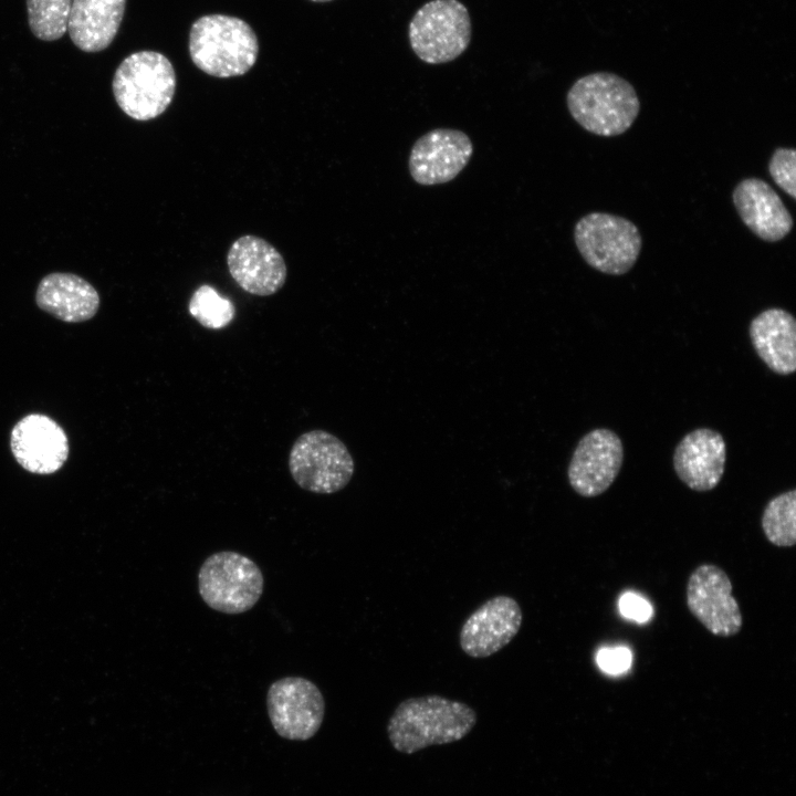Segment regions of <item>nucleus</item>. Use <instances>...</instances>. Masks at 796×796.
Masks as SVG:
<instances>
[{
    "label": "nucleus",
    "instance_id": "nucleus-1",
    "mask_svg": "<svg viewBox=\"0 0 796 796\" xmlns=\"http://www.w3.org/2000/svg\"><path fill=\"white\" fill-rule=\"evenodd\" d=\"M475 723L476 713L470 705L430 694L401 701L388 720L387 734L397 752L412 754L460 741Z\"/></svg>",
    "mask_w": 796,
    "mask_h": 796
},
{
    "label": "nucleus",
    "instance_id": "nucleus-2",
    "mask_svg": "<svg viewBox=\"0 0 796 796\" xmlns=\"http://www.w3.org/2000/svg\"><path fill=\"white\" fill-rule=\"evenodd\" d=\"M566 104L584 129L603 137L627 132L640 111L635 87L609 72L590 73L576 80L567 92Z\"/></svg>",
    "mask_w": 796,
    "mask_h": 796
},
{
    "label": "nucleus",
    "instance_id": "nucleus-3",
    "mask_svg": "<svg viewBox=\"0 0 796 796\" xmlns=\"http://www.w3.org/2000/svg\"><path fill=\"white\" fill-rule=\"evenodd\" d=\"M253 29L243 20L226 14H207L193 22L189 53L195 65L214 77L245 74L258 59Z\"/></svg>",
    "mask_w": 796,
    "mask_h": 796
},
{
    "label": "nucleus",
    "instance_id": "nucleus-4",
    "mask_svg": "<svg viewBox=\"0 0 796 796\" xmlns=\"http://www.w3.org/2000/svg\"><path fill=\"white\" fill-rule=\"evenodd\" d=\"M171 62L156 51H138L115 71L112 88L119 108L136 121H150L171 104L176 91Z\"/></svg>",
    "mask_w": 796,
    "mask_h": 796
},
{
    "label": "nucleus",
    "instance_id": "nucleus-5",
    "mask_svg": "<svg viewBox=\"0 0 796 796\" xmlns=\"http://www.w3.org/2000/svg\"><path fill=\"white\" fill-rule=\"evenodd\" d=\"M575 244L593 269L610 275H622L638 260L642 238L630 220L606 212H590L574 228Z\"/></svg>",
    "mask_w": 796,
    "mask_h": 796
},
{
    "label": "nucleus",
    "instance_id": "nucleus-6",
    "mask_svg": "<svg viewBox=\"0 0 796 796\" xmlns=\"http://www.w3.org/2000/svg\"><path fill=\"white\" fill-rule=\"evenodd\" d=\"M264 578L260 567L238 552L210 555L198 573L202 600L213 610L235 615L250 610L260 599Z\"/></svg>",
    "mask_w": 796,
    "mask_h": 796
},
{
    "label": "nucleus",
    "instance_id": "nucleus-7",
    "mask_svg": "<svg viewBox=\"0 0 796 796\" xmlns=\"http://www.w3.org/2000/svg\"><path fill=\"white\" fill-rule=\"evenodd\" d=\"M289 470L301 489L332 494L349 483L355 463L341 439L316 429L302 433L294 441L289 454Z\"/></svg>",
    "mask_w": 796,
    "mask_h": 796
},
{
    "label": "nucleus",
    "instance_id": "nucleus-8",
    "mask_svg": "<svg viewBox=\"0 0 796 796\" xmlns=\"http://www.w3.org/2000/svg\"><path fill=\"white\" fill-rule=\"evenodd\" d=\"M471 19L459 0H430L413 14L408 38L413 53L425 63L455 60L471 41Z\"/></svg>",
    "mask_w": 796,
    "mask_h": 796
},
{
    "label": "nucleus",
    "instance_id": "nucleus-9",
    "mask_svg": "<svg viewBox=\"0 0 796 796\" xmlns=\"http://www.w3.org/2000/svg\"><path fill=\"white\" fill-rule=\"evenodd\" d=\"M266 709L280 736L305 741L313 737L322 725L325 700L314 682L301 677H285L269 687Z\"/></svg>",
    "mask_w": 796,
    "mask_h": 796
},
{
    "label": "nucleus",
    "instance_id": "nucleus-10",
    "mask_svg": "<svg viewBox=\"0 0 796 796\" xmlns=\"http://www.w3.org/2000/svg\"><path fill=\"white\" fill-rule=\"evenodd\" d=\"M732 589L729 575L713 564L699 565L688 578V609L714 636L731 637L742 629L743 617Z\"/></svg>",
    "mask_w": 796,
    "mask_h": 796
},
{
    "label": "nucleus",
    "instance_id": "nucleus-11",
    "mask_svg": "<svg viewBox=\"0 0 796 796\" xmlns=\"http://www.w3.org/2000/svg\"><path fill=\"white\" fill-rule=\"evenodd\" d=\"M624 462V444L607 428L590 430L578 441L570 458L567 478L572 489L584 498L603 494L614 483Z\"/></svg>",
    "mask_w": 796,
    "mask_h": 796
},
{
    "label": "nucleus",
    "instance_id": "nucleus-12",
    "mask_svg": "<svg viewBox=\"0 0 796 796\" xmlns=\"http://www.w3.org/2000/svg\"><path fill=\"white\" fill-rule=\"evenodd\" d=\"M473 154L470 137L459 129L434 128L412 145L408 159L411 178L419 185L433 186L453 180Z\"/></svg>",
    "mask_w": 796,
    "mask_h": 796
},
{
    "label": "nucleus",
    "instance_id": "nucleus-13",
    "mask_svg": "<svg viewBox=\"0 0 796 796\" xmlns=\"http://www.w3.org/2000/svg\"><path fill=\"white\" fill-rule=\"evenodd\" d=\"M522 622L519 603L511 596L496 595L464 620L459 632L460 647L471 658L490 657L514 639Z\"/></svg>",
    "mask_w": 796,
    "mask_h": 796
},
{
    "label": "nucleus",
    "instance_id": "nucleus-14",
    "mask_svg": "<svg viewBox=\"0 0 796 796\" xmlns=\"http://www.w3.org/2000/svg\"><path fill=\"white\" fill-rule=\"evenodd\" d=\"M227 264L235 283L253 295L275 294L286 280L287 269L282 254L260 237L238 238L228 251Z\"/></svg>",
    "mask_w": 796,
    "mask_h": 796
},
{
    "label": "nucleus",
    "instance_id": "nucleus-15",
    "mask_svg": "<svg viewBox=\"0 0 796 796\" xmlns=\"http://www.w3.org/2000/svg\"><path fill=\"white\" fill-rule=\"evenodd\" d=\"M10 446L18 463L36 474L56 472L69 455L64 430L53 419L40 413L25 416L13 427Z\"/></svg>",
    "mask_w": 796,
    "mask_h": 796
},
{
    "label": "nucleus",
    "instance_id": "nucleus-16",
    "mask_svg": "<svg viewBox=\"0 0 796 796\" xmlns=\"http://www.w3.org/2000/svg\"><path fill=\"white\" fill-rule=\"evenodd\" d=\"M725 462V440L719 431L710 428L688 432L677 444L672 457L678 478L698 492H706L719 485Z\"/></svg>",
    "mask_w": 796,
    "mask_h": 796
},
{
    "label": "nucleus",
    "instance_id": "nucleus-17",
    "mask_svg": "<svg viewBox=\"0 0 796 796\" xmlns=\"http://www.w3.org/2000/svg\"><path fill=\"white\" fill-rule=\"evenodd\" d=\"M732 200L743 223L760 239L777 242L793 229L794 220L777 192L763 179L741 180Z\"/></svg>",
    "mask_w": 796,
    "mask_h": 796
},
{
    "label": "nucleus",
    "instance_id": "nucleus-18",
    "mask_svg": "<svg viewBox=\"0 0 796 796\" xmlns=\"http://www.w3.org/2000/svg\"><path fill=\"white\" fill-rule=\"evenodd\" d=\"M750 338L757 356L775 374L796 369V321L786 310L766 308L750 323Z\"/></svg>",
    "mask_w": 796,
    "mask_h": 796
},
{
    "label": "nucleus",
    "instance_id": "nucleus-19",
    "mask_svg": "<svg viewBox=\"0 0 796 796\" xmlns=\"http://www.w3.org/2000/svg\"><path fill=\"white\" fill-rule=\"evenodd\" d=\"M35 302L56 318L77 323L92 318L100 306V296L92 284L72 273H51L36 289Z\"/></svg>",
    "mask_w": 796,
    "mask_h": 796
},
{
    "label": "nucleus",
    "instance_id": "nucleus-20",
    "mask_svg": "<svg viewBox=\"0 0 796 796\" xmlns=\"http://www.w3.org/2000/svg\"><path fill=\"white\" fill-rule=\"evenodd\" d=\"M126 0H72L67 31L83 52L105 50L115 39Z\"/></svg>",
    "mask_w": 796,
    "mask_h": 796
},
{
    "label": "nucleus",
    "instance_id": "nucleus-21",
    "mask_svg": "<svg viewBox=\"0 0 796 796\" xmlns=\"http://www.w3.org/2000/svg\"><path fill=\"white\" fill-rule=\"evenodd\" d=\"M761 525L767 541L778 547L796 543V490L779 493L771 499L762 514Z\"/></svg>",
    "mask_w": 796,
    "mask_h": 796
},
{
    "label": "nucleus",
    "instance_id": "nucleus-22",
    "mask_svg": "<svg viewBox=\"0 0 796 796\" xmlns=\"http://www.w3.org/2000/svg\"><path fill=\"white\" fill-rule=\"evenodd\" d=\"M72 0H27L28 22L33 35L54 41L67 31Z\"/></svg>",
    "mask_w": 796,
    "mask_h": 796
},
{
    "label": "nucleus",
    "instance_id": "nucleus-23",
    "mask_svg": "<svg viewBox=\"0 0 796 796\" xmlns=\"http://www.w3.org/2000/svg\"><path fill=\"white\" fill-rule=\"evenodd\" d=\"M188 311L199 324L209 329L224 328L233 321L237 312L232 301L220 295L209 284H202L195 290Z\"/></svg>",
    "mask_w": 796,
    "mask_h": 796
},
{
    "label": "nucleus",
    "instance_id": "nucleus-24",
    "mask_svg": "<svg viewBox=\"0 0 796 796\" xmlns=\"http://www.w3.org/2000/svg\"><path fill=\"white\" fill-rule=\"evenodd\" d=\"M768 172L785 193L792 199L796 198V151L794 148H776L768 163Z\"/></svg>",
    "mask_w": 796,
    "mask_h": 796
},
{
    "label": "nucleus",
    "instance_id": "nucleus-25",
    "mask_svg": "<svg viewBox=\"0 0 796 796\" xmlns=\"http://www.w3.org/2000/svg\"><path fill=\"white\" fill-rule=\"evenodd\" d=\"M597 663L607 673H621L630 667L631 652L625 647L605 648L598 652Z\"/></svg>",
    "mask_w": 796,
    "mask_h": 796
},
{
    "label": "nucleus",
    "instance_id": "nucleus-26",
    "mask_svg": "<svg viewBox=\"0 0 796 796\" xmlns=\"http://www.w3.org/2000/svg\"><path fill=\"white\" fill-rule=\"evenodd\" d=\"M619 609L624 617L643 622L652 615V607L642 597L626 593L620 597Z\"/></svg>",
    "mask_w": 796,
    "mask_h": 796
},
{
    "label": "nucleus",
    "instance_id": "nucleus-27",
    "mask_svg": "<svg viewBox=\"0 0 796 796\" xmlns=\"http://www.w3.org/2000/svg\"><path fill=\"white\" fill-rule=\"evenodd\" d=\"M311 1H313V2H328V1H332V0H311Z\"/></svg>",
    "mask_w": 796,
    "mask_h": 796
}]
</instances>
